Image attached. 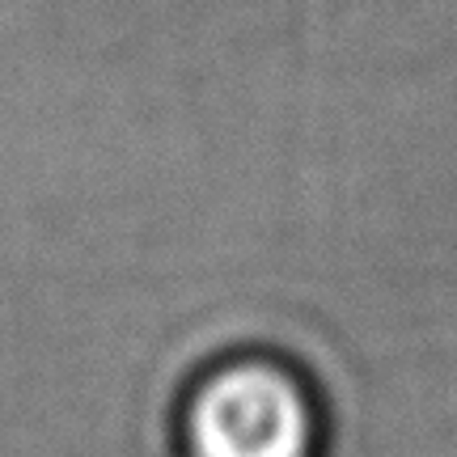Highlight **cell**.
<instances>
[{
  "label": "cell",
  "mask_w": 457,
  "mask_h": 457,
  "mask_svg": "<svg viewBox=\"0 0 457 457\" xmlns=\"http://www.w3.org/2000/svg\"><path fill=\"white\" fill-rule=\"evenodd\" d=\"M191 457H313L318 403L310 381L271 352H237L199 373L182 403Z\"/></svg>",
  "instance_id": "6da1fadb"
}]
</instances>
